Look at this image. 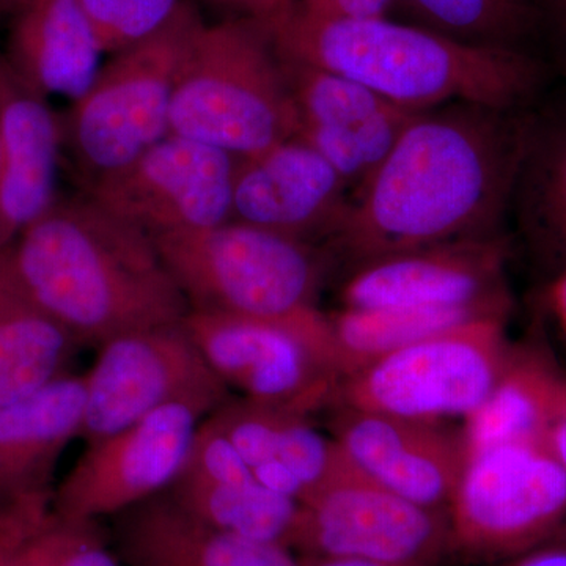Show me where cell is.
<instances>
[{
    "label": "cell",
    "mask_w": 566,
    "mask_h": 566,
    "mask_svg": "<svg viewBox=\"0 0 566 566\" xmlns=\"http://www.w3.org/2000/svg\"><path fill=\"white\" fill-rule=\"evenodd\" d=\"M11 17L3 55L14 73L44 98L80 99L104 54L77 0H33Z\"/></svg>",
    "instance_id": "7402d4cb"
},
{
    "label": "cell",
    "mask_w": 566,
    "mask_h": 566,
    "mask_svg": "<svg viewBox=\"0 0 566 566\" xmlns=\"http://www.w3.org/2000/svg\"><path fill=\"white\" fill-rule=\"evenodd\" d=\"M331 436L371 482L434 510H449L465 464L461 433L441 423L335 406Z\"/></svg>",
    "instance_id": "9a60e30c"
},
{
    "label": "cell",
    "mask_w": 566,
    "mask_h": 566,
    "mask_svg": "<svg viewBox=\"0 0 566 566\" xmlns=\"http://www.w3.org/2000/svg\"><path fill=\"white\" fill-rule=\"evenodd\" d=\"M504 252L491 240L458 241L357 266L342 289L346 308L458 307L506 314Z\"/></svg>",
    "instance_id": "5bb4252c"
},
{
    "label": "cell",
    "mask_w": 566,
    "mask_h": 566,
    "mask_svg": "<svg viewBox=\"0 0 566 566\" xmlns=\"http://www.w3.org/2000/svg\"><path fill=\"white\" fill-rule=\"evenodd\" d=\"M345 178L319 153L292 137L234 170L232 221L305 241L333 237L346 207Z\"/></svg>",
    "instance_id": "e0dca14e"
},
{
    "label": "cell",
    "mask_w": 566,
    "mask_h": 566,
    "mask_svg": "<svg viewBox=\"0 0 566 566\" xmlns=\"http://www.w3.org/2000/svg\"><path fill=\"white\" fill-rule=\"evenodd\" d=\"M558 22H560L562 35L566 41V0H562L560 3V18H558Z\"/></svg>",
    "instance_id": "f35d334b"
},
{
    "label": "cell",
    "mask_w": 566,
    "mask_h": 566,
    "mask_svg": "<svg viewBox=\"0 0 566 566\" xmlns=\"http://www.w3.org/2000/svg\"><path fill=\"white\" fill-rule=\"evenodd\" d=\"M200 20L196 7L185 0L161 31L103 63L91 88L62 115L63 155L85 189L169 134L175 77L186 41Z\"/></svg>",
    "instance_id": "8992f818"
},
{
    "label": "cell",
    "mask_w": 566,
    "mask_h": 566,
    "mask_svg": "<svg viewBox=\"0 0 566 566\" xmlns=\"http://www.w3.org/2000/svg\"><path fill=\"white\" fill-rule=\"evenodd\" d=\"M551 542L565 543L566 545V523L560 527V531L554 535V538Z\"/></svg>",
    "instance_id": "ab89813d"
},
{
    "label": "cell",
    "mask_w": 566,
    "mask_h": 566,
    "mask_svg": "<svg viewBox=\"0 0 566 566\" xmlns=\"http://www.w3.org/2000/svg\"><path fill=\"white\" fill-rule=\"evenodd\" d=\"M84 376L71 374L0 406V499L54 491L55 468L84 424Z\"/></svg>",
    "instance_id": "44dd1931"
},
{
    "label": "cell",
    "mask_w": 566,
    "mask_h": 566,
    "mask_svg": "<svg viewBox=\"0 0 566 566\" xmlns=\"http://www.w3.org/2000/svg\"><path fill=\"white\" fill-rule=\"evenodd\" d=\"M436 32L476 44L516 48L534 28L528 0H403Z\"/></svg>",
    "instance_id": "4316f807"
},
{
    "label": "cell",
    "mask_w": 566,
    "mask_h": 566,
    "mask_svg": "<svg viewBox=\"0 0 566 566\" xmlns=\"http://www.w3.org/2000/svg\"><path fill=\"white\" fill-rule=\"evenodd\" d=\"M282 62L300 118L294 137L319 153L346 182L374 172L419 115L348 77Z\"/></svg>",
    "instance_id": "2e32d148"
},
{
    "label": "cell",
    "mask_w": 566,
    "mask_h": 566,
    "mask_svg": "<svg viewBox=\"0 0 566 566\" xmlns=\"http://www.w3.org/2000/svg\"><path fill=\"white\" fill-rule=\"evenodd\" d=\"M543 442L566 471V390L553 422L547 427Z\"/></svg>",
    "instance_id": "e575fe53"
},
{
    "label": "cell",
    "mask_w": 566,
    "mask_h": 566,
    "mask_svg": "<svg viewBox=\"0 0 566 566\" xmlns=\"http://www.w3.org/2000/svg\"><path fill=\"white\" fill-rule=\"evenodd\" d=\"M62 115L0 52V251L57 202Z\"/></svg>",
    "instance_id": "d6986e66"
},
{
    "label": "cell",
    "mask_w": 566,
    "mask_h": 566,
    "mask_svg": "<svg viewBox=\"0 0 566 566\" xmlns=\"http://www.w3.org/2000/svg\"><path fill=\"white\" fill-rule=\"evenodd\" d=\"M7 249L29 293L82 346L189 314L150 234L87 193L59 197Z\"/></svg>",
    "instance_id": "7a4b0ae2"
},
{
    "label": "cell",
    "mask_w": 566,
    "mask_h": 566,
    "mask_svg": "<svg viewBox=\"0 0 566 566\" xmlns=\"http://www.w3.org/2000/svg\"><path fill=\"white\" fill-rule=\"evenodd\" d=\"M32 2L33 0H0V10H2L6 14H14Z\"/></svg>",
    "instance_id": "74e56055"
},
{
    "label": "cell",
    "mask_w": 566,
    "mask_h": 566,
    "mask_svg": "<svg viewBox=\"0 0 566 566\" xmlns=\"http://www.w3.org/2000/svg\"><path fill=\"white\" fill-rule=\"evenodd\" d=\"M98 348L84 376L81 438L87 444L167 405L197 403L216 411L232 398L182 322L122 334Z\"/></svg>",
    "instance_id": "9c48e42d"
},
{
    "label": "cell",
    "mask_w": 566,
    "mask_h": 566,
    "mask_svg": "<svg viewBox=\"0 0 566 566\" xmlns=\"http://www.w3.org/2000/svg\"><path fill=\"white\" fill-rule=\"evenodd\" d=\"M549 300L566 337V270L558 275L553 286H551Z\"/></svg>",
    "instance_id": "d590c367"
},
{
    "label": "cell",
    "mask_w": 566,
    "mask_h": 566,
    "mask_svg": "<svg viewBox=\"0 0 566 566\" xmlns=\"http://www.w3.org/2000/svg\"><path fill=\"white\" fill-rule=\"evenodd\" d=\"M73 337L29 293L0 251V406L28 397L71 374L81 348Z\"/></svg>",
    "instance_id": "603a6c76"
},
{
    "label": "cell",
    "mask_w": 566,
    "mask_h": 566,
    "mask_svg": "<svg viewBox=\"0 0 566 566\" xmlns=\"http://www.w3.org/2000/svg\"><path fill=\"white\" fill-rule=\"evenodd\" d=\"M167 493L210 526L292 549L300 502L264 488L208 417Z\"/></svg>",
    "instance_id": "ac0fdd59"
},
{
    "label": "cell",
    "mask_w": 566,
    "mask_h": 566,
    "mask_svg": "<svg viewBox=\"0 0 566 566\" xmlns=\"http://www.w3.org/2000/svg\"><path fill=\"white\" fill-rule=\"evenodd\" d=\"M185 0H77L103 54H117L161 31Z\"/></svg>",
    "instance_id": "83f0119b"
},
{
    "label": "cell",
    "mask_w": 566,
    "mask_h": 566,
    "mask_svg": "<svg viewBox=\"0 0 566 566\" xmlns=\"http://www.w3.org/2000/svg\"><path fill=\"white\" fill-rule=\"evenodd\" d=\"M505 316L469 319L376 360L342 381L335 406L433 423L468 419L512 353Z\"/></svg>",
    "instance_id": "52a82bcc"
},
{
    "label": "cell",
    "mask_w": 566,
    "mask_h": 566,
    "mask_svg": "<svg viewBox=\"0 0 566 566\" xmlns=\"http://www.w3.org/2000/svg\"><path fill=\"white\" fill-rule=\"evenodd\" d=\"M84 521L57 515L52 506L50 515L11 547L0 566H65Z\"/></svg>",
    "instance_id": "f1b7e54d"
},
{
    "label": "cell",
    "mask_w": 566,
    "mask_h": 566,
    "mask_svg": "<svg viewBox=\"0 0 566 566\" xmlns=\"http://www.w3.org/2000/svg\"><path fill=\"white\" fill-rule=\"evenodd\" d=\"M297 125L273 32L245 17L197 22L175 77L169 134L243 159L292 139Z\"/></svg>",
    "instance_id": "5b68a950"
},
{
    "label": "cell",
    "mask_w": 566,
    "mask_h": 566,
    "mask_svg": "<svg viewBox=\"0 0 566 566\" xmlns=\"http://www.w3.org/2000/svg\"><path fill=\"white\" fill-rule=\"evenodd\" d=\"M499 566H566V545L549 542Z\"/></svg>",
    "instance_id": "836d02e7"
},
{
    "label": "cell",
    "mask_w": 566,
    "mask_h": 566,
    "mask_svg": "<svg viewBox=\"0 0 566 566\" xmlns=\"http://www.w3.org/2000/svg\"><path fill=\"white\" fill-rule=\"evenodd\" d=\"M395 0H301L297 10L318 20L345 21L386 18Z\"/></svg>",
    "instance_id": "4dcf8cb0"
},
{
    "label": "cell",
    "mask_w": 566,
    "mask_h": 566,
    "mask_svg": "<svg viewBox=\"0 0 566 566\" xmlns=\"http://www.w3.org/2000/svg\"><path fill=\"white\" fill-rule=\"evenodd\" d=\"M153 240L189 312L292 327L338 374L329 315L316 307L323 264L308 243L238 221Z\"/></svg>",
    "instance_id": "277c9868"
},
{
    "label": "cell",
    "mask_w": 566,
    "mask_h": 566,
    "mask_svg": "<svg viewBox=\"0 0 566 566\" xmlns=\"http://www.w3.org/2000/svg\"><path fill=\"white\" fill-rule=\"evenodd\" d=\"M292 549L379 566H438L449 512L416 504L354 469L301 504Z\"/></svg>",
    "instance_id": "30bf717a"
},
{
    "label": "cell",
    "mask_w": 566,
    "mask_h": 566,
    "mask_svg": "<svg viewBox=\"0 0 566 566\" xmlns=\"http://www.w3.org/2000/svg\"><path fill=\"white\" fill-rule=\"evenodd\" d=\"M273 39L283 61L348 77L415 112L452 102L506 112L539 80L517 48L468 43L387 18L318 20L296 9Z\"/></svg>",
    "instance_id": "3957f363"
},
{
    "label": "cell",
    "mask_w": 566,
    "mask_h": 566,
    "mask_svg": "<svg viewBox=\"0 0 566 566\" xmlns=\"http://www.w3.org/2000/svg\"><path fill=\"white\" fill-rule=\"evenodd\" d=\"M516 188L527 229L566 256V117L526 133Z\"/></svg>",
    "instance_id": "484cf974"
},
{
    "label": "cell",
    "mask_w": 566,
    "mask_h": 566,
    "mask_svg": "<svg viewBox=\"0 0 566 566\" xmlns=\"http://www.w3.org/2000/svg\"><path fill=\"white\" fill-rule=\"evenodd\" d=\"M54 491L0 499V560L52 512Z\"/></svg>",
    "instance_id": "f546056e"
},
{
    "label": "cell",
    "mask_w": 566,
    "mask_h": 566,
    "mask_svg": "<svg viewBox=\"0 0 566 566\" xmlns=\"http://www.w3.org/2000/svg\"><path fill=\"white\" fill-rule=\"evenodd\" d=\"M114 520L118 557L126 566H303L289 547L203 523L167 491Z\"/></svg>",
    "instance_id": "ffe728a7"
},
{
    "label": "cell",
    "mask_w": 566,
    "mask_h": 566,
    "mask_svg": "<svg viewBox=\"0 0 566 566\" xmlns=\"http://www.w3.org/2000/svg\"><path fill=\"white\" fill-rule=\"evenodd\" d=\"M493 312L458 307L342 308L331 315L342 381L428 335Z\"/></svg>",
    "instance_id": "d4e9b609"
},
{
    "label": "cell",
    "mask_w": 566,
    "mask_h": 566,
    "mask_svg": "<svg viewBox=\"0 0 566 566\" xmlns=\"http://www.w3.org/2000/svg\"><path fill=\"white\" fill-rule=\"evenodd\" d=\"M505 111L461 104L419 114L346 202L333 241L357 266L490 238L515 191L526 129Z\"/></svg>",
    "instance_id": "6da1fadb"
},
{
    "label": "cell",
    "mask_w": 566,
    "mask_h": 566,
    "mask_svg": "<svg viewBox=\"0 0 566 566\" xmlns=\"http://www.w3.org/2000/svg\"><path fill=\"white\" fill-rule=\"evenodd\" d=\"M3 14H6V13H3V11H2V10H0V20H2Z\"/></svg>",
    "instance_id": "60d3db41"
},
{
    "label": "cell",
    "mask_w": 566,
    "mask_h": 566,
    "mask_svg": "<svg viewBox=\"0 0 566 566\" xmlns=\"http://www.w3.org/2000/svg\"><path fill=\"white\" fill-rule=\"evenodd\" d=\"M301 565H303V566H379V565H374V564H365V562L344 560V558H324V557H312V556H303V558H301Z\"/></svg>",
    "instance_id": "8d00e7d4"
},
{
    "label": "cell",
    "mask_w": 566,
    "mask_h": 566,
    "mask_svg": "<svg viewBox=\"0 0 566 566\" xmlns=\"http://www.w3.org/2000/svg\"><path fill=\"white\" fill-rule=\"evenodd\" d=\"M65 566H123L120 557L112 553L109 542L99 527V521L85 520L74 539Z\"/></svg>",
    "instance_id": "1f68e13d"
},
{
    "label": "cell",
    "mask_w": 566,
    "mask_h": 566,
    "mask_svg": "<svg viewBox=\"0 0 566 566\" xmlns=\"http://www.w3.org/2000/svg\"><path fill=\"white\" fill-rule=\"evenodd\" d=\"M211 412L203 405H167L87 444L54 490V512L69 520L99 521L169 490Z\"/></svg>",
    "instance_id": "8fae6325"
},
{
    "label": "cell",
    "mask_w": 566,
    "mask_h": 566,
    "mask_svg": "<svg viewBox=\"0 0 566 566\" xmlns=\"http://www.w3.org/2000/svg\"><path fill=\"white\" fill-rule=\"evenodd\" d=\"M238 158L167 134L87 196L151 238L210 229L232 221Z\"/></svg>",
    "instance_id": "7c38bea8"
},
{
    "label": "cell",
    "mask_w": 566,
    "mask_h": 566,
    "mask_svg": "<svg viewBox=\"0 0 566 566\" xmlns=\"http://www.w3.org/2000/svg\"><path fill=\"white\" fill-rule=\"evenodd\" d=\"M182 326L240 398L304 416L337 403L340 375L292 327L207 312H189Z\"/></svg>",
    "instance_id": "4fadbf2b"
},
{
    "label": "cell",
    "mask_w": 566,
    "mask_h": 566,
    "mask_svg": "<svg viewBox=\"0 0 566 566\" xmlns=\"http://www.w3.org/2000/svg\"><path fill=\"white\" fill-rule=\"evenodd\" d=\"M243 11L245 18L260 22L274 32L297 9V0H214Z\"/></svg>",
    "instance_id": "d6a6232c"
},
{
    "label": "cell",
    "mask_w": 566,
    "mask_h": 566,
    "mask_svg": "<svg viewBox=\"0 0 566 566\" xmlns=\"http://www.w3.org/2000/svg\"><path fill=\"white\" fill-rule=\"evenodd\" d=\"M447 512L450 553L471 564L510 560L566 523V471L543 441L480 450L465 457Z\"/></svg>",
    "instance_id": "ba28073f"
},
{
    "label": "cell",
    "mask_w": 566,
    "mask_h": 566,
    "mask_svg": "<svg viewBox=\"0 0 566 566\" xmlns=\"http://www.w3.org/2000/svg\"><path fill=\"white\" fill-rule=\"evenodd\" d=\"M566 390V378L542 353L513 346L485 401L464 419L465 457L490 447L543 441Z\"/></svg>",
    "instance_id": "cb8c5ba5"
}]
</instances>
